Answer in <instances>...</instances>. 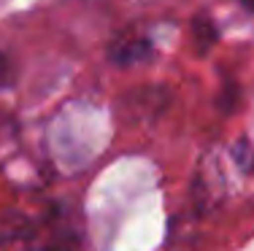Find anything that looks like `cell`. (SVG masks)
<instances>
[{
  "label": "cell",
  "mask_w": 254,
  "mask_h": 251,
  "mask_svg": "<svg viewBox=\"0 0 254 251\" xmlns=\"http://www.w3.org/2000/svg\"><path fill=\"white\" fill-rule=\"evenodd\" d=\"M149 54H152V44L149 41H130V44H122L114 51V59L117 62H135V59H143Z\"/></svg>",
  "instance_id": "6da1fadb"
},
{
  "label": "cell",
  "mask_w": 254,
  "mask_h": 251,
  "mask_svg": "<svg viewBox=\"0 0 254 251\" xmlns=\"http://www.w3.org/2000/svg\"><path fill=\"white\" fill-rule=\"evenodd\" d=\"M8 81H11V65H8V59L0 54V87H5Z\"/></svg>",
  "instance_id": "7a4b0ae2"
},
{
  "label": "cell",
  "mask_w": 254,
  "mask_h": 251,
  "mask_svg": "<svg viewBox=\"0 0 254 251\" xmlns=\"http://www.w3.org/2000/svg\"><path fill=\"white\" fill-rule=\"evenodd\" d=\"M244 5H246L249 11H254V0H244Z\"/></svg>",
  "instance_id": "3957f363"
}]
</instances>
